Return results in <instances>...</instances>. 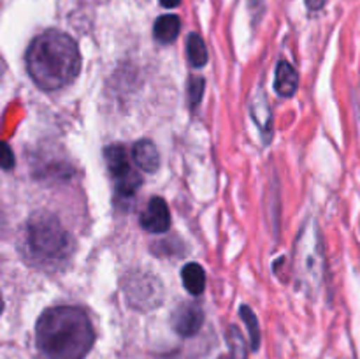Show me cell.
I'll use <instances>...</instances> for the list:
<instances>
[{"label":"cell","mask_w":360,"mask_h":359,"mask_svg":"<svg viewBox=\"0 0 360 359\" xmlns=\"http://www.w3.org/2000/svg\"><path fill=\"white\" fill-rule=\"evenodd\" d=\"M139 185H141V178L136 175V172H132V175H129L127 178L118 180V183H116V194L122 197H130L134 196V192H136Z\"/></svg>","instance_id":"cell-14"},{"label":"cell","mask_w":360,"mask_h":359,"mask_svg":"<svg viewBox=\"0 0 360 359\" xmlns=\"http://www.w3.org/2000/svg\"><path fill=\"white\" fill-rule=\"evenodd\" d=\"M299 87V74L294 65L288 62H280L276 67V76H274V90L281 97H292L295 95Z\"/></svg>","instance_id":"cell-8"},{"label":"cell","mask_w":360,"mask_h":359,"mask_svg":"<svg viewBox=\"0 0 360 359\" xmlns=\"http://www.w3.org/2000/svg\"><path fill=\"white\" fill-rule=\"evenodd\" d=\"M183 285L192 296H200L206 289V271L200 264L188 263L181 271Z\"/></svg>","instance_id":"cell-11"},{"label":"cell","mask_w":360,"mask_h":359,"mask_svg":"<svg viewBox=\"0 0 360 359\" xmlns=\"http://www.w3.org/2000/svg\"><path fill=\"white\" fill-rule=\"evenodd\" d=\"M127 301L139 310L157 308L164 299V289L157 277L144 271L130 273L125 280Z\"/></svg>","instance_id":"cell-4"},{"label":"cell","mask_w":360,"mask_h":359,"mask_svg":"<svg viewBox=\"0 0 360 359\" xmlns=\"http://www.w3.org/2000/svg\"><path fill=\"white\" fill-rule=\"evenodd\" d=\"M229 345L232 348V354L236 355L238 359H246V347H245V340H243L241 333H239L238 327L232 326L229 329Z\"/></svg>","instance_id":"cell-15"},{"label":"cell","mask_w":360,"mask_h":359,"mask_svg":"<svg viewBox=\"0 0 360 359\" xmlns=\"http://www.w3.org/2000/svg\"><path fill=\"white\" fill-rule=\"evenodd\" d=\"M239 315H241V319L245 320L246 327H248V334H250V344H252V348L253 351H257L260 345V327H259V320H257L255 313L252 312V308L246 305L241 306V310H239Z\"/></svg>","instance_id":"cell-13"},{"label":"cell","mask_w":360,"mask_h":359,"mask_svg":"<svg viewBox=\"0 0 360 359\" xmlns=\"http://www.w3.org/2000/svg\"><path fill=\"white\" fill-rule=\"evenodd\" d=\"M141 225L148 232L153 234H164L171 227V211L167 203L162 197H151L141 215Z\"/></svg>","instance_id":"cell-5"},{"label":"cell","mask_w":360,"mask_h":359,"mask_svg":"<svg viewBox=\"0 0 360 359\" xmlns=\"http://www.w3.org/2000/svg\"><path fill=\"white\" fill-rule=\"evenodd\" d=\"M204 94V80L202 77H192L188 83V99H190V106L195 108L197 104L200 102Z\"/></svg>","instance_id":"cell-16"},{"label":"cell","mask_w":360,"mask_h":359,"mask_svg":"<svg viewBox=\"0 0 360 359\" xmlns=\"http://www.w3.org/2000/svg\"><path fill=\"white\" fill-rule=\"evenodd\" d=\"M132 158L146 172H155L158 169V165H160V155H158L157 146L148 139H143L134 144Z\"/></svg>","instance_id":"cell-9"},{"label":"cell","mask_w":360,"mask_h":359,"mask_svg":"<svg viewBox=\"0 0 360 359\" xmlns=\"http://www.w3.org/2000/svg\"><path fill=\"white\" fill-rule=\"evenodd\" d=\"M25 241L32 259L41 264L65 263L74 250L72 236L62 222L48 211H37L28 218Z\"/></svg>","instance_id":"cell-3"},{"label":"cell","mask_w":360,"mask_h":359,"mask_svg":"<svg viewBox=\"0 0 360 359\" xmlns=\"http://www.w3.org/2000/svg\"><path fill=\"white\" fill-rule=\"evenodd\" d=\"M179 28H181V21H179V18L176 14H164V16H160L155 21V39L158 42H162V44L174 42L176 37L179 35Z\"/></svg>","instance_id":"cell-10"},{"label":"cell","mask_w":360,"mask_h":359,"mask_svg":"<svg viewBox=\"0 0 360 359\" xmlns=\"http://www.w3.org/2000/svg\"><path fill=\"white\" fill-rule=\"evenodd\" d=\"M172 327L181 336H193L204 324V312L195 303H183L172 313Z\"/></svg>","instance_id":"cell-6"},{"label":"cell","mask_w":360,"mask_h":359,"mask_svg":"<svg viewBox=\"0 0 360 359\" xmlns=\"http://www.w3.org/2000/svg\"><path fill=\"white\" fill-rule=\"evenodd\" d=\"M104 158H105V164H108L109 172H111L116 180L127 178L129 175H132L129 153H127L123 144H111V146L105 148Z\"/></svg>","instance_id":"cell-7"},{"label":"cell","mask_w":360,"mask_h":359,"mask_svg":"<svg viewBox=\"0 0 360 359\" xmlns=\"http://www.w3.org/2000/svg\"><path fill=\"white\" fill-rule=\"evenodd\" d=\"M186 55L192 67H204L207 63V49L199 34H190L186 41Z\"/></svg>","instance_id":"cell-12"},{"label":"cell","mask_w":360,"mask_h":359,"mask_svg":"<svg viewBox=\"0 0 360 359\" xmlns=\"http://www.w3.org/2000/svg\"><path fill=\"white\" fill-rule=\"evenodd\" d=\"M4 310V299H2V294H0V313H2Z\"/></svg>","instance_id":"cell-19"},{"label":"cell","mask_w":360,"mask_h":359,"mask_svg":"<svg viewBox=\"0 0 360 359\" xmlns=\"http://www.w3.org/2000/svg\"><path fill=\"white\" fill-rule=\"evenodd\" d=\"M35 341L46 359H83L94 347L95 331L77 306H53L39 317Z\"/></svg>","instance_id":"cell-1"},{"label":"cell","mask_w":360,"mask_h":359,"mask_svg":"<svg viewBox=\"0 0 360 359\" xmlns=\"http://www.w3.org/2000/svg\"><path fill=\"white\" fill-rule=\"evenodd\" d=\"M27 70L42 90L51 92L67 87L81 70L79 48L74 39L63 32H44L28 46Z\"/></svg>","instance_id":"cell-2"},{"label":"cell","mask_w":360,"mask_h":359,"mask_svg":"<svg viewBox=\"0 0 360 359\" xmlns=\"http://www.w3.org/2000/svg\"><path fill=\"white\" fill-rule=\"evenodd\" d=\"M0 168L13 169L14 168V155L11 151L9 144L0 139Z\"/></svg>","instance_id":"cell-17"},{"label":"cell","mask_w":360,"mask_h":359,"mask_svg":"<svg viewBox=\"0 0 360 359\" xmlns=\"http://www.w3.org/2000/svg\"><path fill=\"white\" fill-rule=\"evenodd\" d=\"M179 2H181V0H160L162 6L167 7V9H172V7H178Z\"/></svg>","instance_id":"cell-18"}]
</instances>
